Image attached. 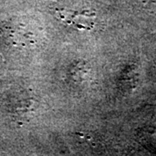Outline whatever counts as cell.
Listing matches in <instances>:
<instances>
[{
	"label": "cell",
	"mask_w": 156,
	"mask_h": 156,
	"mask_svg": "<svg viewBox=\"0 0 156 156\" xmlns=\"http://www.w3.org/2000/svg\"><path fill=\"white\" fill-rule=\"evenodd\" d=\"M55 15L62 22L80 30H89L95 25V13L90 11L58 10Z\"/></svg>",
	"instance_id": "6da1fadb"
}]
</instances>
